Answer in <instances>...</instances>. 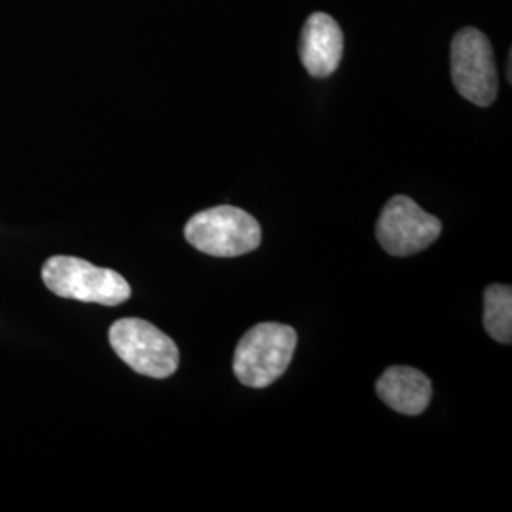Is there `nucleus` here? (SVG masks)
I'll list each match as a JSON object with an SVG mask.
<instances>
[{
	"label": "nucleus",
	"mask_w": 512,
	"mask_h": 512,
	"mask_svg": "<svg viewBox=\"0 0 512 512\" xmlns=\"http://www.w3.org/2000/svg\"><path fill=\"white\" fill-rule=\"evenodd\" d=\"M296 330L281 323H258L239 340L234 355L236 378L247 387H268L291 365L296 349Z\"/></svg>",
	"instance_id": "nucleus-1"
},
{
	"label": "nucleus",
	"mask_w": 512,
	"mask_h": 512,
	"mask_svg": "<svg viewBox=\"0 0 512 512\" xmlns=\"http://www.w3.org/2000/svg\"><path fill=\"white\" fill-rule=\"evenodd\" d=\"M42 281L61 298L120 306L131 296L128 281L109 268H97L76 256H52L44 262Z\"/></svg>",
	"instance_id": "nucleus-2"
},
{
	"label": "nucleus",
	"mask_w": 512,
	"mask_h": 512,
	"mask_svg": "<svg viewBox=\"0 0 512 512\" xmlns=\"http://www.w3.org/2000/svg\"><path fill=\"white\" fill-rule=\"evenodd\" d=\"M184 238L205 255L234 258L258 249L262 228L247 211L234 205H219L188 220Z\"/></svg>",
	"instance_id": "nucleus-3"
},
{
	"label": "nucleus",
	"mask_w": 512,
	"mask_h": 512,
	"mask_svg": "<svg viewBox=\"0 0 512 512\" xmlns=\"http://www.w3.org/2000/svg\"><path fill=\"white\" fill-rule=\"evenodd\" d=\"M110 346L135 372L164 380L177 372L181 353L177 344L145 319H120L109 330Z\"/></svg>",
	"instance_id": "nucleus-4"
},
{
	"label": "nucleus",
	"mask_w": 512,
	"mask_h": 512,
	"mask_svg": "<svg viewBox=\"0 0 512 512\" xmlns=\"http://www.w3.org/2000/svg\"><path fill=\"white\" fill-rule=\"evenodd\" d=\"M450 61L459 95L476 107H490L499 92V76L488 37L475 27L461 29L452 40Z\"/></svg>",
	"instance_id": "nucleus-5"
},
{
	"label": "nucleus",
	"mask_w": 512,
	"mask_h": 512,
	"mask_svg": "<svg viewBox=\"0 0 512 512\" xmlns=\"http://www.w3.org/2000/svg\"><path fill=\"white\" fill-rule=\"evenodd\" d=\"M442 232L437 217L423 211L408 196L391 198L376 224V238L385 253L410 256L431 247Z\"/></svg>",
	"instance_id": "nucleus-6"
},
{
	"label": "nucleus",
	"mask_w": 512,
	"mask_h": 512,
	"mask_svg": "<svg viewBox=\"0 0 512 512\" xmlns=\"http://www.w3.org/2000/svg\"><path fill=\"white\" fill-rule=\"evenodd\" d=\"M298 54L313 78H327L340 67L344 54V35L340 25L325 12H315L306 19Z\"/></svg>",
	"instance_id": "nucleus-7"
},
{
	"label": "nucleus",
	"mask_w": 512,
	"mask_h": 512,
	"mask_svg": "<svg viewBox=\"0 0 512 512\" xmlns=\"http://www.w3.org/2000/svg\"><path fill=\"white\" fill-rule=\"evenodd\" d=\"M376 393L395 412L420 416L431 403L433 385L418 368L391 366L378 378Z\"/></svg>",
	"instance_id": "nucleus-8"
},
{
	"label": "nucleus",
	"mask_w": 512,
	"mask_h": 512,
	"mask_svg": "<svg viewBox=\"0 0 512 512\" xmlns=\"http://www.w3.org/2000/svg\"><path fill=\"white\" fill-rule=\"evenodd\" d=\"M484 329L499 344L512 342V289L490 285L484 293Z\"/></svg>",
	"instance_id": "nucleus-9"
}]
</instances>
